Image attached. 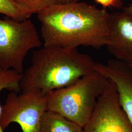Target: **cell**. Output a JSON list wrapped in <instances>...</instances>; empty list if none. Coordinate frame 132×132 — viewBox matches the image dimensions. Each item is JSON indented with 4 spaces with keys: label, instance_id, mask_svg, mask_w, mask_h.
<instances>
[{
    "label": "cell",
    "instance_id": "cell-13",
    "mask_svg": "<svg viewBox=\"0 0 132 132\" xmlns=\"http://www.w3.org/2000/svg\"><path fill=\"white\" fill-rule=\"evenodd\" d=\"M96 2L102 5L104 9L107 7H116L121 9L123 6L121 0H95Z\"/></svg>",
    "mask_w": 132,
    "mask_h": 132
},
{
    "label": "cell",
    "instance_id": "cell-15",
    "mask_svg": "<svg viewBox=\"0 0 132 132\" xmlns=\"http://www.w3.org/2000/svg\"><path fill=\"white\" fill-rule=\"evenodd\" d=\"M123 10L132 15V2L130 5L124 7L123 9Z\"/></svg>",
    "mask_w": 132,
    "mask_h": 132
},
{
    "label": "cell",
    "instance_id": "cell-1",
    "mask_svg": "<svg viewBox=\"0 0 132 132\" xmlns=\"http://www.w3.org/2000/svg\"><path fill=\"white\" fill-rule=\"evenodd\" d=\"M110 14L82 2L51 5L37 14L44 46L98 49L106 46Z\"/></svg>",
    "mask_w": 132,
    "mask_h": 132
},
{
    "label": "cell",
    "instance_id": "cell-8",
    "mask_svg": "<svg viewBox=\"0 0 132 132\" xmlns=\"http://www.w3.org/2000/svg\"><path fill=\"white\" fill-rule=\"evenodd\" d=\"M96 70L114 83L119 103L132 123V68L114 59L99 63Z\"/></svg>",
    "mask_w": 132,
    "mask_h": 132
},
{
    "label": "cell",
    "instance_id": "cell-2",
    "mask_svg": "<svg viewBox=\"0 0 132 132\" xmlns=\"http://www.w3.org/2000/svg\"><path fill=\"white\" fill-rule=\"evenodd\" d=\"M96 63L76 48L44 46L34 52L30 66L22 73L21 92L39 90L46 95L95 71Z\"/></svg>",
    "mask_w": 132,
    "mask_h": 132
},
{
    "label": "cell",
    "instance_id": "cell-17",
    "mask_svg": "<svg viewBox=\"0 0 132 132\" xmlns=\"http://www.w3.org/2000/svg\"><path fill=\"white\" fill-rule=\"evenodd\" d=\"M130 1H131V2H132V0H130Z\"/></svg>",
    "mask_w": 132,
    "mask_h": 132
},
{
    "label": "cell",
    "instance_id": "cell-12",
    "mask_svg": "<svg viewBox=\"0 0 132 132\" xmlns=\"http://www.w3.org/2000/svg\"><path fill=\"white\" fill-rule=\"evenodd\" d=\"M15 3L27 10L32 15L38 14L47 6L55 4V0H12Z\"/></svg>",
    "mask_w": 132,
    "mask_h": 132
},
{
    "label": "cell",
    "instance_id": "cell-4",
    "mask_svg": "<svg viewBox=\"0 0 132 132\" xmlns=\"http://www.w3.org/2000/svg\"><path fill=\"white\" fill-rule=\"evenodd\" d=\"M42 44L36 27L29 18L22 21L9 17L0 18V69L22 74L28 52Z\"/></svg>",
    "mask_w": 132,
    "mask_h": 132
},
{
    "label": "cell",
    "instance_id": "cell-11",
    "mask_svg": "<svg viewBox=\"0 0 132 132\" xmlns=\"http://www.w3.org/2000/svg\"><path fill=\"white\" fill-rule=\"evenodd\" d=\"M0 14L19 21L28 19L32 16L27 10L12 0H0Z\"/></svg>",
    "mask_w": 132,
    "mask_h": 132
},
{
    "label": "cell",
    "instance_id": "cell-14",
    "mask_svg": "<svg viewBox=\"0 0 132 132\" xmlns=\"http://www.w3.org/2000/svg\"><path fill=\"white\" fill-rule=\"evenodd\" d=\"M82 0H55L57 4H70L81 2Z\"/></svg>",
    "mask_w": 132,
    "mask_h": 132
},
{
    "label": "cell",
    "instance_id": "cell-10",
    "mask_svg": "<svg viewBox=\"0 0 132 132\" xmlns=\"http://www.w3.org/2000/svg\"><path fill=\"white\" fill-rule=\"evenodd\" d=\"M22 74L12 70L0 69V93L4 90L20 93L21 91V81ZM2 111V105L0 102V116Z\"/></svg>",
    "mask_w": 132,
    "mask_h": 132
},
{
    "label": "cell",
    "instance_id": "cell-6",
    "mask_svg": "<svg viewBox=\"0 0 132 132\" xmlns=\"http://www.w3.org/2000/svg\"><path fill=\"white\" fill-rule=\"evenodd\" d=\"M109 80L83 132H132V122L119 103L116 86Z\"/></svg>",
    "mask_w": 132,
    "mask_h": 132
},
{
    "label": "cell",
    "instance_id": "cell-3",
    "mask_svg": "<svg viewBox=\"0 0 132 132\" xmlns=\"http://www.w3.org/2000/svg\"><path fill=\"white\" fill-rule=\"evenodd\" d=\"M109 79L95 71L47 96V110L56 112L83 128L94 111Z\"/></svg>",
    "mask_w": 132,
    "mask_h": 132
},
{
    "label": "cell",
    "instance_id": "cell-7",
    "mask_svg": "<svg viewBox=\"0 0 132 132\" xmlns=\"http://www.w3.org/2000/svg\"><path fill=\"white\" fill-rule=\"evenodd\" d=\"M106 46L116 59L128 64L132 62V15L123 10L110 14Z\"/></svg>",
    "mask_w": 132,
    "mask_h": 132
},
{
    "label": "cell",
    "instance_id": "cell-5",
    "mask_svg": "<svg viewBox=\"0 0 132 132\" xmlns=\"http://www.w3.org/2000/svg\"><path fill=\"white\" fill-rule=\"evenodd\" d=\"M47 110V96L39 90L10 92L2 106L0 132H5L11 123L18 124L22 132H42L41 120Z\"/></svg>",
    "mask_w": 132,
    "mask_h": 132
},
{
    "label": "cell",
    "instance_id": "cell-16",
    "mask_svg": "<svg viewBox=\"0 0 132 132\" xmlns=\"http://www.w3.org/2000/svg\"><path fill=\"white\" fill-rule=\"evenodd\" d=\"M129 66H130L131 68H132V62H131V63H130V64H128Z\"/></svg>",
    "mask_w": 132,
    "mask_h": 132
},
{
    "label": "cell",
    "instance_id": "cell-9",
    "mask_svg": "<svg viewBox=\"0 0 132 132\" xmlns=\"http://www.w3.org/2000/svg\"><path fill=\"white\" fill-rule=\"evenodd\" d=\"M42 132H83V128L52 111L47 110L41 120Z\"/></svg>",
    "mask_w": 132,
    "mask_h": 132
}]
</instances>
